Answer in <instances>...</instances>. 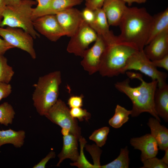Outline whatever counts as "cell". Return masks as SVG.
<instances>
[{
    "label": "cell",
    "instance_id": "cell-25",
    "mask_svg": "<svg viewBox=\"0 0 168 168\" xmlns=\"http://www.w3.org/2000/svg\"><path fill=\"white\" fill-rule=\"evenodd\" d=\"M15 112L12 106L7 102L0 105V124L6 126L12 124Z\"/></svg>",
    "mask_w": 168,
    "mask_h": 168
},
{
    "label": "cell",
    "instance_id": "cell-17",
    "mask_svg": "<svg viewBox=\"0 0 168 168\" xmlns=\"http://www.w3.org/2000/svg\"><path fill=\"white\" fill-rule=\"evenodd\" d=\"M78 139L70 133L63 137V146L61 152L58 155L59 161L56 166H60L62 162L66 159L73 162L77 161L79 155L78 151Z\"/></svg>",
    "mask_w": 168,
    "mask_h": 168
},
{
    "label": "cell",
    "instance_id": "cell-2",
    "mask_svg": "<svg viewBox=\"0 0 168 168\" xmlns=\"http://www.w3.org/2000/svg\"><path fill=\"white\" fill-rule=\"evenodd\" d=\"M129 78H137L141 82L140 85L132 87L129 85V79L127 78L114 84L115 88L119 91L125 94L131 100L132 108L131 115L136 117L143 112H147L161 122L160 117L155 109L154 98L157 88L158 82L152 80L147 82L142 78L141 75L132 72H127Z\"/></svg>",
    "mask_w": 168,
    "mask_h": 168
},
{
    "label": "cell",
    "instance_id": "cell-35",
    "mask_svg": "<svg viewBox=\"0 0 168 168\" xmlns=\"http://www.w3.org/2000/svg\"><path fill=\"white\" fill-rule=\"evenodd\" d=\"M81 13L83 19L89 25L93 21L95 17L94 11L86 7Z\"/></svg>",
    "mask_w": 168,
    "mask_h": 168
},
{
    "label": "cell",
    "instance_id": "cell-4",
    "mask_svg": "<svg viewBox=\"0 0 168 168\" xmlns=\"http://www.w3.org/2000/svg\"><path fill=\"white\" fill-rule=\"evenodd\" d=\"M138 51L133 46L120 41L106 46L98 72L102 76L109 77L122 74L128 59Z\"/></svg>",
    "mask_w": 168,
    "mask_h": 168
},
{
    "label": "cell",
    "instance_id": "cell-42",
    "mask_svg": "<svg viewBox=\"0 0 168 168\" xmlns=\"http://www.w3.org/2000/svg\"><path fill=\"white\" fill-rule=\"evenodd\" d=\"M6 6H12L18 4L21 0H4Z\"/></svg>",
    "mask_w": 168,
    "mask_h": 168
},
{
    "label": "cell",
    "instance_id": "cell-22",
    "mask_svg": "<svg viewBox=\"0 0 168 168\" xmlns=\"http://www.w3.org/2000/svg\"><path fill=\"white\" fill-rule=\"evenodd\" d=\"M83 0H53L49 8L41 15H55L63 10L81 4Z\"/></svg>",
    "mask_w": 168,
    "mask_h": 168
},
{
    "label": "cell",
    "instance_id": "cell-11",
    "mask_svg": "<svg viewBox=\"0 0 168 168\" xmlns=\"http://www.w3.org/2000/svg\"><path fill=\"white\" fill-rule=\"evenodd\" d=\"M106 46L101 37L97 35L94 45L84 52L81 64L89 74L92 75L98 71L101 57Z\"/></svg>",
    "mask_w": 168,
    "mask_h": 168
},
{
    "label": "cell",
    "instance_id": "cell-3",
    "mask_svg": "<svg viewBox=\"0 0 168 168\" xmlns=\"http://www.w3.org/2000/svg\"><path fill=\"white\" fill-rule=\"evenodd\" d=\"M61 74L57 71L40 77L32 94L33 105L37 113L44 116L58 99Z\"/></svg>",
    "mask_w": 168,
    "mask_h": 168
},
{
    "label": "cell",
    "instance_id": "cell-23",
    "mask_svg": "<svg viewBox=\"0 0 168 168\" xmlns=\"http://www.w3.org/2000/svg\"><path fill=\"white\" fill-rule=\"evenodd\" d=\"M131 111L117 105L113 116L109 121V124L112 127L118 128L127 122L129 119V116L131 115Z\"/></svg>",
    "mask_w": 168,
    "mask_h": 168
},
{
    "label": "cell",
    "instance_id": "cell-34",
    "mask_svg": "<svg viewBox=\"0 0 168 168\" xmlns=\"http://www.w3.org/2000/svg\"><path fill=\"white\" fill-rule=\"evenodd\" d=\"M12 92V87L10 84L0 82V100L7 97Z\"/></svg>",
    "mask_w": 168,
    "mask_h": 168
},
{
    "label": "cell",
    "instance_id": "cell-27",
    "mask_svg": "<svg viewBox=\"0 0 168 168\" xmlns=\"http://www.w3.org/2000/svg\"><path fill=\"white\" fill-rule=\"evenodd\" d=\"M108 127H104L95 130L89 137L90 140L94 141L99 147H102L106 143L110 132Z\"/></svg>",
    "mask_w": 168,
    "mask_h": 168
},
{
    "label": "cell",
    "instance_id": "cell-19",
    "mask_svg": "<svg viewBox=\"0 0 168 168\" xmlns=\"http://www.w3.org/2000/svg\"><path fill=\"white\" fill-rule=\"evenodd\" d=\"M160 122L154 117H151L147 125L150 129L151 134L157 143L159 149L164 151L168 148V129Z\"/></svg>",
    "mask_w": 168,
    "mask_h": 168
},
{
    "label": "cell",
    "instance_id": "cell-26",
    "mask_svg": "<svg viewBox=\"0 0 168 168\" xmlns=\"http://www.w3.org/2000/svg\"><path fill=\"white\" fill-rule=\"evenodd\" d=\"M14 74L12 68L7 64V60L3 55H0V82L9 83Z\"/></svg>",
    "mask_w": 168,
    "mask_h": 168
},
{
    "label": "cell",
    "instance_id": "cell-32",
    "mask_svg": "<svg viewBox=\"0 0 168 168\" xmlns=\"http://www.w3.org/2000/svg\"><path fill=\"white\" fill-rule=\"evenodd\" d=\"M70 112L73 118L78 119L80 121H83L84 119L88 121L91 117V114L81 107L71 108Z\"/></svg>",
    "mask_w": 168,
    "mask_h": 168
},
{
    "label": "cell",
    "instance_id": "cell-43",
    "mask_svg": "<svg viewBox=\"0 0 168 168\" xmlns=\"http://www.w3.org/2000/svg\"><path fill=\"white\" fill-rule=\"evenodd\" d=\"M164 151H165L164 155L161 159L164 163L168 165V148Z\"/></svg>",
    "mask_w": 168,
    "mask_h": 168
},
{
    "label": "cell",
    "instance_id": "cell-29",
    "mask_svg": "<svg viewBox=\"0 0 168 168\" xmlns=\"http://www.w3.org/2000/svg\"><path fill=\"white\" fill-rule=\"evenodd\" d=\"M86 150L90 153L93 160L95 168H101L100 158L102 151L96 144L92 145L85 144Z\"/></svg>",
    "mask_w": 168,
    "mask_h": 168
},
{
    "label": "cell",
    "instance_id": "cell-44",
    "mask_svg": "<svg viewBox=\"0 0 168 168\" xmlns=\"http://www.w3.org/2000/svg\"><path fill=\"white\" fill-rule=\"evenodd\" d=\"M62 128L61 132L63 136L67 135L70 133V131L69 129L64 128Z\"/></svg>",
    "mask_w": 168,
    "mask_h": 168
},
{
    "label": "cell",
    "instance_id": "cell-12",
    "mask_svg": "<svg viewBox=\"0 0 168 168\" xmlns=\"http://www.w3.org/2000/svg\"><path fill=\"white\" fill-rule=\"evenodd\" d=\"M65 35L71 37L76 32L83 20L81 11L72 7L55 15Z\"/></svg>",
    "mask_w": 168,
    "mask_h": 168
},
{
    "label": "cell",
    "instance_id": "cell-1",
    "mask_svg": "<svg viewBox=\"0 0 168 168\" xmlns=\"http://www.w3.org/2000/svg\"><path fill=\"white\" fill-rule=\"evenodd\" d=\"M153 18L144 7H127L119 26V40L139 51L143 50L147 44Z\"/></svg>",
    "mask_w": 168,
    "mask_h": 168
},
{
    "label": "cell",
    "instance_id": "cell-16",
    "mask_svg": "<svg viewBox=\"0 0 168 168\" xmlns=\"http://www.w3.org/2000/svg\"><path fill=\"white\" fill-rule=\"evenodd\" d=\"M127 7L122 0H105L101 8L109 25L119 26Z\"/></svg>",
    "mask_w": 168,
    "mask_h": 168
},
{
    "label": "cell",
    "instance_id": "cell-7",
    "mask_svg": "<svg viewBox=\"0 0 168 168\" xmlns=\"http://www.w3.org/2000/svg\"><path fill=\"white\" fill-rule=\"evenodd\" d=\"M44 116L61 128L69 129L70 133L78 139L82 136L81 128L78 125L77 120L72 116L70 110L61 100L58 99Z\"/></svg>",
    "mask_w": 168,
    "mask_h": 168
},
{
    "label": "cell",
    "instance_id": "cell-24",
    "mask_svg": "<svg viewBox=\"0 0 168 168\" xmlns=\"http://www.w3.org/2000/svg\"><path fill=\"white\" fill-rule=\"evenodd\" d=\"M129 152L127 146L120 149L117 157L111 162L101 166V168H128L130 164Z\"/></svg>",
    "mask_w": 168,
    "mask_h": 168
},
{
    "label": "cell",
    "instance_id": "cell-38",
    "mask_svg": "<svg viewBox=\"0 0 168 168\" xmlns=\"http://www.w3.org/2000/svg\"><path fill=\"white\" fill-rule=\"evenodd\" d=\"M152 62L156 68H162L168 71V54L161 59L152 61Z\"/></svg>",
    "mask_w": 168,
    "mask_h": 168
},
{
    "label": "cell",
    "instance_id": "cell-37",
    "mask_svg": "<svg viewBox=\"0 0 168 168\" xmlns=\"http://www.w3.org/2000/svg\"><path fill=\"white\" fill-rule=\"evenodd\" d=\"M105 0H90L85 3L86 7L94 11L101 8Z\"/></svg>",
    "mask_w": 168,
    "mask_h": 168
},
{
    "label": "cell",
    "instance_id": "cell-40",
    "mask_svg": "<svg viewBox=\"0 0 168 168\" xmlns=\"http://www.w3.org/2000/svg\"><path fill=\"white\" fill-rule=\"evenodd\" d=\"M6 6L4 0H0V24L2 20V14Z\"/></svg>",
    "mask_w": 168,
    "mask_h": 168
},
{
    "label": "cell",
    "instance_id": "cell-8",
    "mask_svg": "<svg viewBox=\"0 0 168 168\" xmlns=\"http://www.w3.org/2000/svg\"><path fill=\"white\" fill-rule=\"evenodd\" d=\"M0 36L14 48L26 52L32 59L36 58V53L34 47V38L22 29L10 26L3 28L0 27Z\"/></svg>",
    "mask_w": 168,
    "mask_h": 168
},
{
    "label": "cell",
    "instance_id": "cell-36",
    "mask_svg": "<svg viewBox=\"0 0 168 168\" xmlns=\"http://www.w3.org/2000/svg\"><path fill=\"white\" fill-rule=\"evenodd\" d=\"M56 156L55 152L53 151L50 152L47 155L42 159L38 163L34 165L33 168H45L46 165L49 161Z\"/></svg>",
    "mask_w": 168,
    "mask_h": 168
},
{
    "label": "cell",
    "instance_id": "cell-18",
    "mask_svg": "<svg viewBox=\"0 0 168 168\" xmlns=\"http://www.w3.org/2000/svg\"><path fill=\"white\" fill-rule=\"evenodd\" d=\"M155 109L159 117L168 121V85L166 83L158 87L155 91L154 98Z\"/></svg>",
    "mask_w": 168,
    "mask_h": 168
},
{
    "label": "cell",
    "instance_id": "cell-45",
    "mask_svg": "<svg viewBox=\"0 0 168 168\" xmlns=\"http://www.w3.org/2000/svg\"><path fill=\"white\" fill-rule=\"evenodd\" d=\"M85 0L86 2H88V1H89L90 0Z\"/></svg>",
    "mask_w": 168,
    "mask_h": 168
},
{
    "label": "cell",
    "instance_id": "cell-30",
    "mask_svg": "<svg viewBox=\"0 0 168 168\" xmlns=\"http://www.w3.org/2000/svg\"><path fill=\"white\" fill-rule=\"evenodd\" d=\"M53 0H36L38 3L37 6L33 8L32 20L40 16L50 6Z\"/></svg>",
    "mask_w": 168,
    "mask_h": 168
},
{
    "label": "cell",
    "instance_id": "cell-14",
    "mask_svg": "<svg viewBox=\"0 0 168 168\" xmlns=\"http://www.w3.org/2000/svg\"><path fill=\"white\" fill-rule=\"evenodd\" d=\"M145 46L143 52L152 61L159 59L168 54V30L157 36Z\"/></svg>",
    "mask_w": 168,
    "mask_h": 168
},
{
    "label": "cell",
    "instance_id": "cell-15",
    "mask_svg": "<svg viewBox=\"0 0 168 168\" xmlns=\"http://www.w3.org/2000/svg\"><path fill=\"white\" fill-rule=\"evenodd\" d=\"M130 143L135 149L141 151V160L155 157L159 150L157 143L151 134H146L139 137L133 138Z\"/></svg>",
    "mask_w": 168,
    "mask_h": 168
},
{
    "label": "cell",
    "instance_id": "cell-20",
    "mask_svg": "<svg viewBox=\"0 0 168 168\" xmlns=\"http://www.w3.org/2000/svg\"><path fill=\"white\" fill-rule=\"evenodd\" d=\"M153 17L147 45L157 36L164 31L168 30V8Z\"/></svg>",
    "mask_w": 168,
    "mask_h": 168
},
{
    "label": "cell",
    "instance_id": "cell-31",
    "mask_svg": "<svg viewBox=\"0 0 168 168\" xmlns=\"http://www.w3.org/2000/svg\"><path fill=\"white\" fill-rule=\"evenodd\" d=\"M143 165L141 168H168L167 165L164 163L161 159L156 156L141 161Z\"/></svg>",
    "mask_w": 168,
    "mask_h": 168
},
{
    "label": "cell",
    "instance_id": "cell-13",
    "mask_svg": "<svg viewBox=\"0 0 168 168\" xmlns=\"http://www.w3.org/2000/svg\"><path fill=\"white\" fill-rule=\"evenodd\" d=\"M94 11V19L89 25L97 35L101 37L106 46L119 41L118 36L110 30V26L102 8Z\"/></svg>",
    "mask_w": 168,
    "mask_h": 168
},
{
    "label": "cell",
    "instance_id": "cell-21",
    "mask_svg": "<svg viewBox=\"0 0 168 168\" xmlns=\"http://www.w3.org/2000/svg\"><path fill=\"white\" fill-rule=\"evenodd\" d=\"M25 137L26 133L23 130H0V147L3 145L11 144L16 148H20L24 145Z\"/></svg>",
    "mask_w": 168,
    "mask_h": 168
},
{
    "label": "cell",
    "instance_id": "cell-39",
    "mask_svg": "<svg viewBox=\"0 0 168 168\" xmlns=\"http://www.w3.org/2000/svg\"><path fill=\"white\" fill-rule=\"evenodd\" d=\"M13 48V46L0 38V55H3L7 51Z\"/></svg>",
    "mask_w": 168,
    "mask_h": 168
},
{
    "label": "cell",
    "instance_id": "cell-6",
    "mask_svg": "<svg viewBox=\"0 0 168 168\" xmlns=\"http://www.w3.org/2000/svg\"><path fill=\"white\" fill-rule=\"evenodd\" d=\"M131 70L139 71L151 77L152 80H157L158 87L166 83L167 74L158 70L152 61L146 56L143 50L138 51L129 58L122 74Z\"/></svg>",
    "mask_w": 168,
    "mask_h": 168
},
{
    "label": "cell",
    "instance_id": "cell-41",
    "mask_svg": "<svg viewBox=\"0 0 168 168\" xmlns=\"http://www.w3.org/2000/svg\"><path fill=\"white\" fill-rule=\"evenodd\" d=\"M128 5L130 6L133 3H137L138 4H142L145 3L147 2V0H122Z\"/></svg>",
    "mask_w": 168,
    "mask_h": 168
},
{
    "label": "cell",
    "instance_id": "cell-5",
    "mask_svg": "<svg viewBox=\"0 0 168 168\" xmlns=\"http://www.w3.org/2000/svg\"><path fill=\"white\" fill-rule=\"evenodd\" d=\"M37 3L33 0H21L16 5L6 6L2 14L3 19L0 27L7 26L21 28L34 39L40 37V34L34 29L32 20V7Z\"/></svg>",
    "mask_w": 168,
    "mask_h": 168
},
{
    "label": "cell",
    "instance_id": "cell-33",
    "mask_svg": "<svg viewBox=\"0 0 168 168\" xmlns=\"http://www.w3.org/2000/svg\"><path fill=\"white\" fill-rule=\"evenodd\" d=\"M83 96H72L68 99V104L71 108L81 107L83 106Z\"/></svg>",
    "mask_w": 168,
    "mask_h": 168
},
{
    "label": "cell",
    "instance_id": "cell-9",
    "mask_svg": "<svg viewBox=\"0 0 168 168\" xmlns=\"http://www.w3.org/2000/svg\"><path fill=\"white\" fill-rule=\"evenodd\" d=\"M97 35L90 26L83 20L68 43L67 50L75 55L82 57L89 45L95 42Z\"/></svg>",
    "mask_w": 168,
    "mask_h": 168
},
{
    "label": "cell",
    "instance_id": "cell-10",
    "mask_svg": "<svg viewBox=\"0 0 168 168\" xmlns=\"http://www.w3.org/2000/svg\"><path fill=\"white\" fill-rule=\"evenodd\" d=\"M35 30L51 41L56 42L64 33L55 15H47L38 17L33 21Z\"/></svg>",
    "mask_w": 168,
    "mask_h": 168
},
{
    "label": "cell",
    "instance_id": "cell-28",
    "mask_svg": "<svg viewBox=\"0 0 168 168\" xmlns=\"http://www.w3.org/2000/svg\"><path fill=\"white\" fill-rule=\"evenodd\" d=\"M78 140L80 143V151L77 161L70 163L71 166H76L79 168H95L93 164H91L86 158L83 152V149L87 142L82 136Z\"/></svg>",
    "mask_w": 168,
    "mask_h": 168
}]
</instances>
